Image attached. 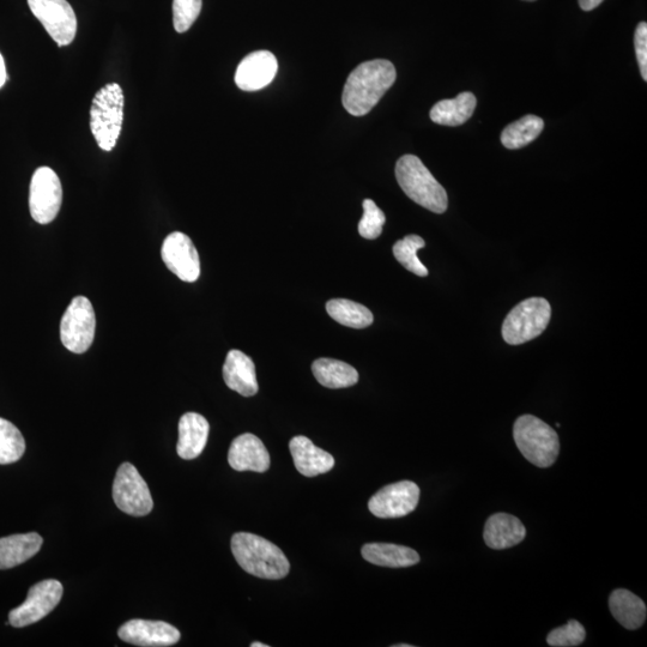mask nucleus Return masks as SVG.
<instances>
[{"instance_id":"5701e85b","label":"nucleus","mask_w":647,"mask_h":647,"mask_svg":"<svg viewBox=\"0 0 647 647\" xmlns=\"http://www.w3.org/2000/svg\"><path fill=\"white\" fill-rule=\"evenodd\" d=\"M364 559L382 567H410L420 562V555L409 547L391 543H368L361 549Z\"/></svg>"},{"instance_id":"9b49d317","label":"nucleus","mask_w":647,"mask_h":647,"mask_svg":"<svg viewBox=\"0 0 647 647\" xmlns=\"http://www.w3.org/2000/svg\"><path fill=\"white\" fill-rule=\"evenodd\" d=\"M30 11L57 42L59 47L68 46L76 38L77 18L74 9L66 0H28Z\"/></svg>"},{"instance_id":"412c9836","label":"nucleus","mask_w":647,"mask_h":647,"mask_svg":"<svg viewBox=\"0 0 647 647\" xmlns=\"http://www.w3.org/2000/svg\"><path fill=\"white\" fill-rule=\"evenodd\" d=\"M42 537L36 532L0 538V570H9L40 552Z\"/></svg>"},{"instance_id":"f3484780","label":"nucleus","mask_w":647,"mask_h":647,"mask_svg":"<svg viewBox=\"0 0 647 647\" xmlns=\"http://www.w3.org/2000/svg\"><path fill=\"white\" fill-rule=\"evenodd\" d=\"M289 450L292 453L295 468L301 475L316 477L329 473L335 467V458L319 449L306 437H295L290 440Z\"/></svg>"},{"instance_id":"2eb2a0df","label":"nucleus","mask_w":647,"mask_h":647,"mask_svg":"<svg viewBox=\"0 0 647 647\" xmlns=\"http://www.w3.org/2000/svg\"><path fill=\"white\" fill-rule=\"evenodd\" d=\"M278 70L277 59L269 51H257L241 60L235 83L244 92H257L274 81Z\"/></svg>"},{"instance_id":"c756f323","label":"nucleus","mask_w":647,"mask_h":647,"mask_svg":"<svg viewBox=\"0 0 647 647\" xmlns=\"http://www.w3.org/2000/svg\"><path fill=\"white\" fill-rule=\"evenodd\" d=\"M364 216L359 223V233L362 238L374 240L383 233V227L386 222L385 214L377 207L372 199L364 201Z\"/></svg>"},{"instance_id":"423d86ee","label":"nucleus","mask_w":647,"mask_h":647,"mask_svg":"<svg viewBox=\"0 0 647 647\" xmlns=\"http://www.w3.org/2000/svg\"><path fill=\"white\" fill-rule=\"evenodd\" d=\"M552 318V307L543 298H530L507 314L503 337L511 346H519L541 336Z\"/></svg>"},{"instance_id":"b1692460","label":"nucleus","mask_w":647,"mask_h":647,"mask_svg":"<svg viewBox=\"0 0 647 647\" xmlns=\"http://www.w3.org/2000/svg\"><path fill=\"white\" fill-rule=\"evenodd\" d=\"M477 105L476 96L465 92L456 99L439 101L432 110V122L444 126H459L468 122L473 117Z\"/></svg>"},{"instance_id":"4c0bfd02","label":"nucleus","mask_w":647,"mask_h":647,"mask_svg":"<svg viewBox=\"0 0 647 647\" xmlns=\"http://www.w3.org/2000/svg\"><path fill=\"white\" fill-rule=\"evenodd\" d=\"M526 2H535V0H526Z\"/></svg>"},{"instance_id":"72a5a7b5","label":"nucleus","mask_w":647,"mask_h":647,"mask_svg":"<svg viewBox=\"0 0 647 647\" xmlns=\"http://www.w3.org/2000/svg\"><path fill=\"white\" fill-rule=\"evenodd\" d=\"M604 0H579L580 8L584 11H591L600 6Z\"/></svg>"},{"instance_id":"f257e3e1","label":"nucleus","mask_w":647,"mask_h":647,"mask_svg":"<svg viewBox=\"0 0 647 647\" xmlns=\"http://www.w3.org/2000/svg\"><path fill=\"white\" fill-rule=\"evenodd\" d=\"M396 68L389 60L362 63L349 75L342 94V104L354 117L366 116L396 81Z\"/></svg>"},{"instance_id":"0eeeda50","label":"nucleus","mask_w":647,"mask_h":647,"mask_svg":"<svg viewBox=\"0 0 647 647\" xmlns=\"http://www.w3.org/2000/svg\"><path fill=\"white\" fill-rule=\"evenodd\" d=\"M96 330V316L92 302L86 296H76L60 322V340L75 354L86 353L92 347Z\"/></svg>"},{"instance_id":"c9c22d12","label":"nucleus","mask_w":647,"mask_h":647,"mask_svg":"<svg viewBox=\"0 0 647 647\" xmlns=\"http://www.w3.org/2000/svg\"><path fill=\"white\" fill-rule=\"evenodd\" d=\"M251 647H269V645L256 642V643H252Z\"/></svg>"},{"instance_id":"ddd939ff","label":"nucleus","mask_w":647,"mask_h":647,"mask_svg":"<svg viewBox=\"0 0 647 647\" xmlns=\"http://www.w3.org/2000/svg\"><path fill=\"white\" fill-rule=\"evenodd\" d=\"M161 257L168 270L181 281L193 283L201 275V260L196 246L184 233L168 235L162 244Z\"/></svg>"},{"instance_id":"7c9ffc66","label":"nucleus","mask_w":647,"mask_h":647,"mask_svg":"<svg viewBox=\"0 0 647 647\" xmlns=\"http://www.w3.org/2000/svg\"><path fill=\"white\" fill-rule=\"evenodd\" d=\"M585 638L584 626L576 620H571L565 626L550 632L547 643L553 647H574L582 645Z\"/></svg>"},{"instance_id":"7ed1b4c3","label":"nucleus","mask_w":647,"mask_h":647,"mask_svg":"<svg viewBox=\"0 0 647 647\" xmlns=\"http://www.w3.org/2000/svg\"><path fill=\"white\" fill-rule=\"evenodd\" d=\"M396 178L405 195L421 207L435 214H444L449 207V197L444 187L435 180L419 157L402 156L397 161Z\"/></svg>"},{"instance_id":"393cba45","label":"nucleus","mask_w":647,"mask_h":647,"mask_svg":"<svg viewBox=\"0 0 647 647\" xmlns=\"http://www.w3.org/2000/svg\"><path fill=\"white\" fill-rule=\"evenodd\" d=\"M313 376L328 389H346L359 382V373L346 362L334 359H318L312 365Z\"/></svg>"},{"instance_id":"aec40b11","label":"nucleus","mask_w":647,"mask_h":647,"mask_svg":"<svg viewBox=\"0 0 647 647\" xmlns=\"http://www.w3.org/2000/svg\"><path fill=\"white\" fill-rule=\"evenodd\" d=\"M525 536L524 524L517 517L507 513H497L489 517L483 532L487 546L497 550L515 547Z\"/></svg>"},{"instance_id":"dca6fc26","label":"nucleus","mask_w":647,"mask_h":647,"mask_svg":"<svg viewBox=\"0 0 647 647\" xmlns=\"http://www.w3.org/2000/svg\"><path fill=\"white\" fill-rule=\"evenodd\" d=\"M228 462L237 471L265 473L270 468V455L262 440L246 433L233 440L228 452Z\"/></svg>"},{"instance_id":"6e6552de","label":"nucleus","mask_w":647,"mask_h":647,"mask_svg":"<svg viewBox=\"0 0 647 647\" xmlns=\"http://www.w3.org/2000/svg\"><path fill=\"white\" fill-rule=\"evenodd\" d=\"M63 203V187L56 172L40 167L33 174L29 189V210L34 221L48 225L56 220Z\"/></svg>"},{"instance_id":"bb28decb","label":"nucleus","mask_w":647,"mask_h":647,"mask_svg":"<svg viewBox=\"0 0 647 647\" xmlns=\"http://www.w3.org/2000/svg\"><path fill=\"white\" fill-rule=\"evenodd\" d=\"M543 129L544 122L540 117L525 116L507 126L501 133V143L507 149H520L534 142Z\"/></svg>"},{"instance_id":"f8f14e48","label":"nucleus","mask_w":647,"mask_h":647,"mask_svg":"<svg viewBox=\"0 0 647 647\" xmlns=\"http://www.w3.org/2000/svg\"><path fill=\"white\" fill-rule=\"evenodd\" d=\"M419 501V486L411 481H401L374 494L368 503V509L378 518H402L414 512Z\"/></svg>"},{"instance_id":"e433bc0d","label":"nucleus","mask_w":647,"mask_h":647,"mask_svg":"<svg viewBox=\"0 0 647 647\" xmlns=\"http://www.w3.org/2000/svg\"><path fill=\"white\" fill-rule=\"evenodd\" d=\"M395 647H413V645L399 644V645H395Z\"/></svg>"},{"instance_id":"a878e982","label":"nucleus","mask_w":647,"mask_h":647,"mask_svg":"<svg viewBox=\"0 0 647 647\" xmlns=\"http://www.w3.org/2000/svg\"><path fill=\"white\" fill-rule=\"evenodd\" d=\"M329 316L338 324L353 329H365L373 324V314L364 305L347 299H334L326 304Z\"/></svg>"},{"instance_id":"f03ea898","label":"nucleus","mask_w":647,"mask_h":647,"mask_svg":"<svg viewBox=\"0 0 647 647\" xmlns=\"http://www.w3.org/2000/svg\"><path fill=\"white\" fill-rule=\"evenodd\" d=\"M231 544L235 560L252 576L270 580L288 576L289 561L276 544L249 532H238Z\"/></svg>"},{"instance_id":"4468645a","label":"nucleus","mask_w":647,"mask_h":647,"mask_svg":"<svg viewBox=\"0 0 647 647\" xmlns=\"http://www.w3.org/2000/svg\"><path fill=\"white\" fill-rule=\"evenodd\" d=\"M118 636L129 643L143 647H166L177 644L181 638L178 628L163 621L131 620L119 628Z\"/></svg>"},{"instance_id":"1a4fd4ad","label":"nucleus","mask_w":647,"mask_h":647,"mask_svg":"<svg viewBox=\"0 0 647 647\" xmlns=\"http://www.w3.org/2000/svg\"><path fill=\"white\" fill-rule=\"evenodd\" d=\"M113 499L118 509L133 517H144L153 511L147 482L131 463L120 465L113 483Z\"/></svg>"},{"instance_id":"f704fd0d","label":"nucleus","mask_w":647,"mask_h":647,"mask_svg":"<svg viewBox=\"0 0 647 647\" xmlns=\"http://www.w3.org/2000/svg\"><path fill=\"white\" fill-rule=\"evenodd\" d=\"M6 78H8V76H6V66L2 53H0V88L4 86Z\"/></svg>"},{"instance_id":"6ab92c4d","label":"nucleus","mask_w":647,"mask_h":647,"mask_svg":"<svg viewBox=\"0 0 647 647\" xmlns=\"http://www.w3.org/2000/svg\"><path fill=\"white\" fill-rule=\"evenodd\" d=\"M210 426L204 416L186 413L179 421L177 452L185 461H192L202 455L207 446Z\"/></svg>"},{"instance_id":"39448f33","label":"nucleus","mask_w":647,"mask_h":647,"mask_svg":"<svg viewBox=\"0 0 647 647\" xmlns=\"http://www.w3.org/2000/svg\"><path fill=\"white\" fill-rule=\"evenodd\" d=\"M513 437L522 455L538 468L552 467L559 456L558 433L536 416H520L513 427Z\"/></svg>"},{"instance_id":"9d476101","label":"nucleus","mask_w":647,"mask_h":647,"mask_svg":"<svg viewBox=\"0 0 647 647\" xmlns=\"http://www.w3.org/2000/svg\"><path fill=\"white\" fill-rule=\"evenodd\" d=\"M64 588L56 579H47L35 584L28 592L27 600L11 610L9 624L22 628L36 624L53 612L62 600Z\"/></svg>"},{"instance_id":"4be33fe9","label":"nucleus","mask_w":647,"mask_h":647,"mask_svg":"<svg viewBox=\"0 0 647 647\" xmlns=\"http://www.w3.org/2000/svg\"><path fill=\"white\" fill-rule=\"evenodd\" d=\"M610 612L626 630H638L646 621L647 609L646 604L633 592L618 589L610 595L609 598Z\"/></svg>"},{"instance_id":"a211bd4d","label":"nucleus","mask_w":647,"mask_h":647,"mask_svg":"<svg viewBox=\"0 0 647 647\" xmlns=\"http://www.w3.org/2000/svg\"><path fill=\"white\" fill-rule=\"evenodd\" d=\"M223 379L229 389L244 397L257 395L259 390L255 362L240 350H231L223 365Z\"/></svg>"},{"instance_id":"2f4dec72","label":"nucleus","mask_w":647,"mask_h":647,"mask_svg":"<svg viewBox=\"0 0 647 647\" xmlns=\"http://www.w3.org/2000/svg\"><path fill=\"white\" fill-rule=\"evenodd\" d=\"M202 11V0H173V23L178 33H185Z\"/></svg>"},{"instance_id":"cd10ccee","label":"nucleus","mask_w":647,"mask_h":647,"mask_svg":"<svg viewBox=\"0 0 647 647\" xmlns=\"http://www.w3.org/2000/svg\"><path fill=\"white\" fill-rule=\"evenodd\" d=\"M425 246V240L419 237V235H408V237L397 241V243L393 245L392 251L398 262L401 263L405 269L413 272L416 276L426 277L428 276V270L426 266L421 263L419 257H417V251L423 249Z\"/></svg>"},{"instance_id":"473e14b6","label":"nucleus","mask_w":647,"mask_h":647,"mask_svg":"<svg viewBox=\"0 0 647 647\" xmlns=\"http://www.w3.org/2000/svg\"><path fill=\"white\" fill-rule=\"evenodd\" d=\"M634 45H636L637 59L640 72L644 81H647V24L642 22L638 24L636 35H634Z\"/></svg>"},{"instance_id":"20e7f679","label":"nucleus","mask_w":647,"mask_h":647,"mask_svg":"<svg viewBox=\"0 0 647 647\" xmlns=\"http://www.w3.org/2000/svg\"><path fill=\"white\" fill-rule=\"evenodd\" d=\"M123 119V89L117 83L106 84L96 93L90 108V129L102 150L111 151L116 147Z\"/></svg>"},{"instance_id":"c85d7f7f","label":"nucleus","mask_w":647,"mask_h":647,"mask_svg":"<svg viewBox=\"0 0 647 647\" xmlns=\"http://www.w3.org/2000/svg\"><path fill=\"white\" fill-rule=\"evenodd\" d=\"M26 452V441L14 423L0 417V464L20 461Z\"/></svg>"}]
</instances>
